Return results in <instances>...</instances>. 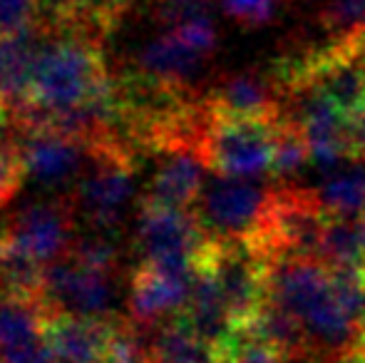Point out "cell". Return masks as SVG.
<instances>
[{
  "label": "cell",
  "mask_w": 365,
  "mask_h": 363,
  "mask_svg": "<svg viewBox=\"0 0 365 363\" xmlns=\"http://www.w3.org/2000/svg\"><path fill=\"white\" fill-rule=\"evenodd\" d=\"M313 197L331 219L365 217V162L353 160V167L333 170L331 177L313 189Z\"/></svg>",
  "instance_id": "obj_18"
},
{
  "label": "cell",
  "mask_w": 365,
  "mask_h": 363,
  "mask_svg": "<svg viewBox=\"0 0 365 363\" xmlns=\"http://www.w3.org/2000/svg\"><path fill=\"white\" fill-rule=\"evenodd\" d=\"M279 122L266 117L217 115L204 140V160L209 170L246 180L271 175Z\"/></svg>",
  "instance_id": "obj_4"
},
{
  "label": "cell",
  "mask_w": 365,
  "mask_h": 363,
  "mask_svg": "<svg viewBox=\"0 0 365 363\" xmlns=\"http://www.w3.org/2000/svg\"><path fill=\"white\" fill-rule=\"evenodd\" d=\"M179 316L199 336H204V339L221 346V349L229 346V341L236 334L234 319L229 314V306L224 301L217 276H214L212 267L204 264L202 259H199V267L192 276V289H189L187 306H184V311Z\"/></svg>",
  "instance_id": "obj_14"
},
{
  "label": "cell",
  "mask_w": 365,
  "mask_h": 363,
  "mask_svg": "<svg viewBox=\"0 0 365 363\" xmlns=\"http://www.w3.org/2000/svg\"><path fill=\"white\" fill-rule=\"evenodd\" d=\"M45 267L48 264L0 237V286L3 291L23 296V299L43 301Z\"/></svg>",
  "instance_id": "obj_19"
},
{
  "label": "cell",
  "mask_w": 365,
  "mask_h": 363,
  "mask_svg": "<svg viewBox=\"0 0 365 363\" xmlns=\"http://www.w3.org/2000/svg\"><path fill=\"white\" fill-rule=\"evenodd\" d=\"M224 359L226 363H284V356L251 326L236 329L229 346H224Z\"/></svg>",
  "instance_id": "obj_24"
},
{
  "label": "cell",
  "mask_w": 365,
  "mask_h": 363,
  "mask_svg": "<svg viewBox=\"0 0 365 363\" xmlns=\"http://www.w3.org/2000/svg\"><path fill=\"white\" fill-rule=\"evenodd\" d=\"M154 363H226L224 349L199 336L182 316L154 326Z\"/></svg>",
  "instance_id": "obj_16"
},
{
  "label": "cell",
  "mask_w": 365,
  "mask_h": 363,
  "mask_svg": "<svg viewBox=\"0 0 365 363\" xmlns=\"http://www.w3.org/2000/svg\"><path fill=\"white\" fill-rule=\"evenodd\" d=\"M209 58L212 53L192 43L184 33L167 30L159 38L142 45L135 58V70L140 75L159 80V83L194 88V80L199 78Z\"/></svg>",
  "instance_id": "obj_9"
},
{
  "label": "cell",
  "mask_w": 365,
  "mask_h": 363,
  "mask_svg": "<svg viewBox=\"0 0 365 363\" xmlns=\"http://www.w3.org/2000/svg\"><path fill=\"white\" fill-rule=\"evenodd\" d=\"M43 0H0V35L33 28L40 20Z\"/></svg>",
  "instance_id": "obj_28"
},
{
  "label": "cell",
  "mask_w": 365,
  "mask_h": 363,
  "mask_svg": "<svg viewBox=\"0 0 365 363\" xmlns=\"http://www.w3.org/2000/svg\"><path fill=\"white\" fill-rule=\"evenodd\" d=\"M189 289H192V279H177L142 264L140 272L132 276L130 296H127L130 319L142 326L164 324L184 311Z\"/></svg>",
  "instance_id": "obj_13"
},
{
  "label": "cell",
  "mask_w": 365,
  "mask_h": 363,
  "mask_svg": "<svg viewBox=\"0 0 365 363\" xmlns=\"http://www.w3.org/2000/svg\"><path fill=\"white\" fill-rule=\"evenodd\" d=\"M112 274L115 272L87 267L68 252L45 267V309L87 319H110L115 296Z\"/></svg>",
  "instance_id": "obj_7"
},
{
  "label": "cell",
  "mask_w": 365,
  "mask_h": 363,
  "mask_svg": "<svg viewBox=\"0 0 365 363\" xmlns=\"http://www.w3.org/2000/svg\"><path fill=\"white\" fill-rule=\"evenodd\" d=\"M348 152L351 160L365 162V107L348 115Z\"/></svg>",
  "instance_id": "obj_30"
},
{
  "label": "cell",
  "mask_w": 365,
  "mask_h": 363,
  "mask_svg": "<svg viewBox=\"0 0 365 363\" xmlns=\"http://www.w3.org/2000/svg\"><path fill=\"white\" fill-rule=\"evenodd\" d=\"M321 25L328 35H351L365 30V0H331L321 10Z\"/></svg>",
  "instance_id": "obj_25"
},
{
  "label": "cell",
  "mask_w": 365,
  "mask_h": 363,
  "mask_svg": "<svg viewBox=\"0 0 365 363\" xmlns=\"http://www.w3.org/2000/svg\"><path fill=\"white\" fill-rule=\"evenodd\" d=\"M110 83L100 40L77 30L48 28L33 68L28 105L38 110H65L90 100Z\"/></svg>",
  "instance_id": "obj_1"
},
{
  "label": "cell",
  "mask_w": 365,
  "mask_h": 363,
  "mask_svg": "<svg viewBox=\"0 0 365 363\" xmlns=\"http://www.w3.org/2000/svg\"><path fill=\"white\" fill-rule=\"evenodd\" d=\"M0 363H58L50 351L48 341H38V344H30L25 349H18L13 354L0 356Z\"/></svg>",
  "instance_id": "obj_29"
},
{
  "label": "cell",
  "mask_w": 365,
  "mask_h": 363,
  "mask_svg": "<svg viewBox=\"0 0 365 363\" xmlns=\"http://www.w3.org/2000/svg\"><path fill=\"white\" fill-rule=\"evenodd\" d=\"M20 115V112H18ZM23 120V117H20ZM18 152L25 177L45 189H65L80 180L92 147L45 125H28L23 120L18 135Z\"/></svg>",
  "instance_id": "obj_6"
},
{
  "label": "cell",
  "mask_w": 365,
  "mask_h": 363,
  "mask_svg": "<svg viewBox=\"0 0 365 363\" xmlns=\"http://www.w3.org/2000/svg\"><path fill=\"white\" fill-rule=\"evenodd\" d=\"M318 259L331 269H363L365 242L361 219H328L323 229Z\"/></svg>",
  "instance_id": "obj_20"
},
{
  "label": "cell",
  "mask_w": 365,
  "mask_h": 363,
  "mask_svg": "<svg viewBox=\"0 0 365 363\" xmlns=\"http://www.w3.org/2000/svg\"><path fill=\"white\" fill-rule=\"evenodd\" d=\"M207 172L212 170L199 150L177 147V150L162 152V162L149 180L142 202L192 209L207 182Z\"/></svg>",
  "instance_id": "obj_11"
},
{
  "label": "cell",
  "mask_w": 365,
  "mask_h": 363,
  "mask_svg": "<svg viewBox=\"0 0 365 363\" xmlns=\"http://www.w3.org/2000/svg\"><path fill=\"white\" fill-rule=\"evenodd\" d=\"M214 0H152V18L172 30L199 18H212Z\"/></svg>",
  "instance_id": "obj_26"
},
{
  "label": "cell",
  "mask_w": 365,
  "mask_h": 363,
  "mask_svg": "<svg viewBox=\"0 0 365 363\" xmlns=\"http://www.w3.org/2000/svg\"><path fill=\"white\" fill-rule=\"evenodd\" d=\"M110 319H87V316L48 311L45 341L58 363H102L105 361Z\"/></svg>",
  "instance_id": "obj_12"
},
{
  "label": "cell",
  "mask_w": 365,
  "mask_h": 363,
  "mask_svg": "<svg viewBox=\"0 0 365 363\" xmlns=\"http://www.w3.org/2000/svg\"><path fill=\"white\" fill-rule=\"evenodd\" d=\"M75 207L70 199H48L23 207L8 224L3 239L50 264L65 257L73 247Z\"/></svg>",
  "instance_id": "obj_8"
},
{
  "label": "cell",
  "mask_w": 365,
  "mask_h": 363,
  "mask_svg": "<svg viewBox=\"0 0 365 363\" xmlns=\"http://www.w3.org/2000/svg\"><path fill=\"white\" fill-rule=\"evenodd\" d=\"M209 237L192 209L142 202L137 247L145 264L177 279H192Z\"/></svg>",
  "instance_id": "obj_3"
},
{
  "label": "cell",
  "mask_w": 365,
  "mask_h": 363,
  "mask_svg": "<svg viewBox=\"0 0 365 363\" xmlns=\"http://www.w3.org/2000/svg\"><path fill=\"white\" fill-rule=\"evenodd\" d=\"M204 97L221 117L281 120V112H284V92L274 75H259L254 70L229 75Z\"/></svg>",
  "instance_id": "obj_10"
},
{
  "label": "cell",
  "mask_w": 365,
  "mask_h": 363,
  "mask_svg": "<svg viewBox=\"0 0 365 363\" xmlns=\"http://www.w3.org/2000/svg\"><path fill=\"white\" fill-rule=\"evenodd\" d=\"M112 232L115 229L110 227H92V232L75 239L73 247H70V254L77 262L87 264V267L115 272L117 264H120V247H117Z\"/></svg>",
  "instance_id": "obj_23"
},
{
  "label": "cell",
  "mask_w": 365,
  "mask_h": 363,
  "mask_svg": "<svg viewBox=\"0 0 365 363\" xmlns=\"http://www.w3.org/2000/svg\"><path fill=\"white\" fill-rule=\"evenodd\" d=\"M73 207L92 227L115 229L135 197V160L127 150H92L90 162L75 182Z\"/></svg>",
  "instance_id": "obj_5"
},
{
  "label": "cell",
  "mask_w": 365,
  "mask_h": 363,
  "mask_svg": "<svg viewBox=\"0 0 365 363\" xmlns=\"http://www.w3.org/2000/svg\"><path fill=\"white\" fill-rule=\"evenodd\" d=\"M221 10L244 28H264L279 13L281 0H219Z\"/></svg>",
  "instance_id": "obj_27"
},
{
  "label": "cell",
  "mask_w": 365,
  "mask_h": 363,
  "mask_svg": "<svg viewBox=\"0 0 365 363\" xmlns=\"http://www.w3.org/2000/svg\"><path fill=\"white\" fill-rule=\"evenodd\" d=\"M311 162V150L308 142L303 137V132L298 130V125L284 120L279 122V135H276V152H274V165H271V177L276 182H289L291 177H296L303 167Z\"/></svg>",
  "instance_id": "obj_22"
},
{
  "label": "cell",
  "mask_w": 365,
  "mask_h": 363,
  "mask_svg": "<svg viewBox=\"0 0 365 363\" xmlns=\"http://www.w3.org/2000/svg\"><path fill=\"white\" fill-rule=\"evenodd\" d=\"M361 229H363V242H365V217L361 219Z\"/></svg>",
  "instance_id": "obj_31"
},
{
  "label": "cell",
  "mask_w": 365,
  "mask_h": 363,
  "mask_svg": "<svg viewBox=\"0 0 365 363\" xmlns=\"http://www.w3.org/2000/svg\"><path fill=\"white\" fill-rule=\"evenodd\" d=\"M274 192L276 187L269 184L212 172L192 212L209 242H256L269 217Z\"/></svg>",
  "instance_id": "obj_2"
},
{
  "label": "cell",
  "mask_w": 365,
  "mask_h": 363,
  "mask_svg": "<svg viewBox=\"0 0 365 363\" xmlns=\"http://www.w3.org/2000/svg\"><path fill=\"white\" fill-rule=\"evenodd\" d=\"M48 309L43 301L23 299L0 289V356L45 339Z\"/></svg>",
  "instance_id": "obj_17"
},
{
  "label": "cell",
  "mask_w": 365,
  "mask_h": 363,
  "mask_svg": "<svg viewBox=\"0 0 365 363\" xmlns=\"http://www.w3.org/2000/svg\"><path fill=\"white\" fill-rule=\"evenodd\" d=\"M132 0H43L40 23L53 30H77L102 40Z\"/></svg>",
  "instance_id": "obj_15"
},
{
  "label": "cell",
  "mask_w": 365,
  "mask_h": 363,
  "mask_svg": "<svg viewBox=\"0 0 365 363\" xmlns=\"http://www.w3.org/2000/svg\"><path fill=\"white\" fill-rule=\"evenodd\" d=\"M152 336L154 326H142L130 316L112 319L102 363H154Z\"/></svg>",
  "instance_id": "obj_21"
}]
</instances>
